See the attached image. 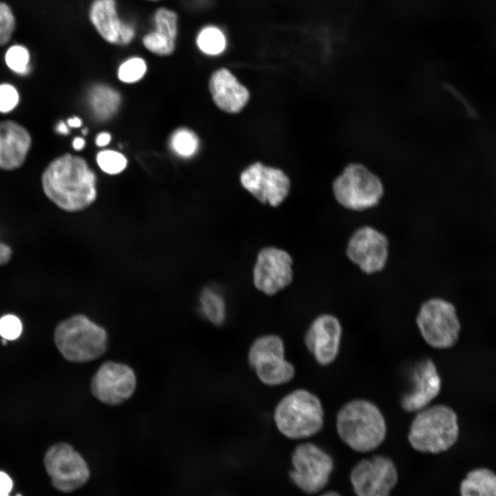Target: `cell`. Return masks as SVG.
Segmentation results:
<instances>
[{
    "mask_svg": "<svg viewBox=\"0 0 496 496\" xmlns=\"http://www.w3.org/2000/svg\"><path fill=\"white\" fill-rule=\"evenodd\" d=\"M13 486L12 477L6 472L0 471V496H10Z\"/></svg>",
    "mask_w": 496,
    "mask_h": 496,
    "instance_id": "cell-33",
    "label": "cell"
},
{
    "mask_svg": "<svg viewBox=\"0 0 496 496\" xmlns=\"http://www.w3.org/2000/svg\"><path fill=\"white\" fill-rule=\"evenodd\" d=\"M32 145L28 130L10 120L0 121V169L14 170L27 158Z\"/></svg>",
    "mask_w": 496,
    "mask_h": 496,
    "instance_id": "cell-21",
    "label": "cell"
},
{
    "mask_svg": "<svg viewBox=\"0 0 496 496\" xmlns=\"http://www.w3.org/2000/svg\"><path fill=\"white\" fill-rule=\"evenodd\" d=\"M12 251L10 246L0 242V265H4L10 262Z\"/></svg>",
    "mask_w": 496,
    "mask_h": 496,
    "instance_id": "cell-34",
    "label": "cell"
},
{
    "mask_svg": "<svg viewBox=\"0 0 496 496\" xmlns=\"http://www.w3.org/2000/svg\"><path fill=\"white\" fill-rule=\"evenodd\" d=\"M273 424L280 435L292 441H304L318 435L324 426V411L320 397L304 387L291 389L276 402Z\"/></svg>",
    "mask_w": 496,
    "mask_h": 496,
    "instance_id": "cell-2",
    "label": "cell"
},
{
    "mask_svg": "<svg viewBox=\"0 0 496 496\" xmlns=\"http://www.w3.org/2000/svg\"><path fill=\"white\" fill-rule=\"evenodd\" d=\"M83 132L84 134H86V133H87V130H86V129L83 130Z\"/></svg>",
    "mask_w": 496,
    "mask_h": 496,
    "instance_id": "cell-42",
    "label": "cell"
},
{
    "mask_svg": "<svg viewBox=\"0 0 496 496\" xmlns=\"http://www.w3.org/2000/svg\"><path fill=\"white\" fill-rule=\"evenodd\" d=\"M143 1H145L148 3H160L161 1H162L163 0H143Z\"/></svg>",
    "mask_w": 496,
    "mask_h": 496,
    "instance_id": "cell-40",
    "label": "cell"
},
{
    "mask_svg": "<svg viewBox=\"0 0 496 496\" xmlns=\"http://www.w3.org/2000/svg\"><path fill=\"white\" fill-rule=\"evenodd\" d=\"M17 496H22V495H20V494H18V495H17Z\"/></svg>",
    "mask_w": 496,
    "mask_h": 496,
    "instance_id": "cell-43",
    "label": "cell"
},
{
    "mask_svg": "<svg viewBox=\"0 0 496 496\" xmlns=\"http://www.w3.org/2000/svg\"><path fill=\"white\" fill-rule=\"evenodd\" d=\"M86 12L90 25L106 43L123 47L136 39L137 23L122 13L118 0H90Z\"/></svg>",
    "mask_w": 496,
    "mask_h": 496,
    "instance_id": "cell-12",
    "label": "cell"
},
{
    "mask_svg": "<svg viewBox=\"0 0 496 496\" xmlns=\"http://www.w3.org/2000/svg\"><path fill=\"white\" fill-rule=\"evenodd\" d=\"M459 496H496V473L488 468L469 471L459 485Z\"/></svg>",
    "mask_w": 496,
    "mask_h": 496,
    "instance_id": "cell-24",
    "label": "cell"
},
{
    "mask_svg": "<svg viewBox=\"0 0 496 496\" xmlns=\"http://www.w3.org/2000/svg\"><path fill=\"white\" fill-rule=\"evenodd\" d=\"M88 103L95 118L99 121H106L118 111L121 96L114 88L107 85L97 84L89 90Z\"/></svg>",
    "mask_w": 496,
    "mask_h": 496,
    "instance_id": "cell-22",
    "label": "cell"
},
{
    "mask_svg": "<svg viewBox=\"0 0 496 496\" xmlns=\"http://www.w3.org/2000/svg\"><path fill=\"white\" fill-rule=\"evenodd\" d=\"M209 90L217 107L228 114L240 112L250 99L248 89L225 68H220L211 74Z\"/></svg>",
    "mask_w": 496,
    "mask_h": 496,
    "instance_id": "cell-20",
    "label": "cell"
},
{
    "mask_svg": "<svg viewBox=\"0 0 496 496\" xmlns=\"http://www.w3.org/2000/svg\"><path fill=\"white\" fill-rule=\"evenodd\" d=\"M7 340H6V339H5V338H2V343H3V344H4V345L7 344Z\"/></svg>",
    "mask_w": 496,
    "mask_h": 496,
    "instance_id": "cell-41",
    "label": "cell"
},
{
    "mask_svg": "<svg viewBox=\"0 0 496 496\" xmlns=\"http://www.w3.org/2000/svg\"><path fill=\"white\" fill-rule=\"evenodd\" d=\"M400 481V468L395 461L380 453L360 459L348 473L354 496H392Z\"/></svg>",
    "mask_w": 496,
    "mask_h": 496,
    "instance_id": "cell-9",
    "label": "cell"
},
{
    "mask_svg": "<svg viewBox=\"0 0 496 496\" xmlns=\"http://www.w3.org/2000/svg\"><path fill=\"white\" fill-rule=\"evenodd\" d=\"M14 29L15 19L10 8L0 2V46L9 42Z\"/></svg>",
    "mask_w": 496,
    "mask_h": 496,
    "instance_id": "cell-30",
    "label": "cell"
},
{
    "mask_svg": "<svg viewBox=\"0 0 496 496\" xmlns=\"http://www.w3.org/2000/svg\"><path fill=\"white\" fill-rule=\"evenodd\" d=\"M56 130L58 133L61 134L66 135L69 134V129L68 125L63 121H61L58 123L56 127Z\"/></svg>",
    "mask_w": 496,
    "mask_h": 496,
    "instance_id": "cell-39",
    "label": "cell"
},
{
    "mask_svg": "<svg viewBox=\"0 0 496 496\" xmlns=\"http://www.w3.org/2000/svg\"><path fill=\"white\" fill-rule=\"evenodd\" d=\"M96 183V175L85 160L70 154L54 158L41 175L45 195L70 212L84 209L95 200Z\"/></svg>",
    "mask_w": 496,
    "mask_h": 496,
    "instance_id": "cell-1",
    "label": "cell"
},
{
    "mask_svg": "<svg viewBox=\"0 0 496 496\" xmlns=\"http://www.w3.org/2000/svg\"><path fill=\"white\" fill-rule=\"evenodd\" d=\"M289 478L302 493L315 496L328 488L335 471L333 456L318 444L298 442L290 455Z\"/></svg>",
    "mask_w": 496,
    "mask_h": 496,
    "instance_id": "cell-7",
    "label": "cell"
},
{
    "mask_svg": "<svg viewBox=\"0 0 496 496\" xmlns=\"http://www.w3.org/2000/svg\"><path fill=\"white\" fill-rule=\"evenodd\" d=\"M293 278V259L287 251L274 246L259 250L253 268V282L258 291L267 296L276 295Z\"/></svg>",
    "mask_w": 496,
    "mask_h": 496,
    "instance_id": "cell-14",
    "label": "cell"
},
{
    "mask_svg": "<svg viewBox=\"0 0 496 496\" xmlns=\"http://www.w3.org/2000/svg\"><path fill=\"white\" fill-rule=\"evenodd\" d=\"M23 326L15 315L7 314L0 318V335L8 340L17 339L21 334Z\"/></svg>",
    "mask_w": 496,
    "mask_h": 496,
    "instance_id": "cell-31",
    "label": "cell"
},
{
    "mask_svg": "<svg viewBox=\"0 0 496 496\" xmlns=\"http://www.w3.org/2000/svg\"><path fill=\"white\" fill-rule=\"evenodd\" d=\"M169 143L172 149L177 155L189 158L198 150L199 141L193 131L181 127L175 130L172 134Z\"/></svg>",
    "mask_w": 496,
    "mask_h": 496,
    "instance_id": "cell-26",
    "label": "cell"
},
{
    "mask_svg": "<svg viewBox=\"0 0 496 496\" xmlns=\"http://www.w3.org/2000/svg\"><path fill=\"white\" fill-rule=\"evenodd\" d=\"M342 327L333 314L324 313L316 316L303 335V343L314 360L322 366L332 364L340 351Z\"/></svg>",
    "mask_w": 496,
    "mask_h": 496,
    "instance_id": "cell-17",
    "label": "cell"
},
{
    "mask_svg": "<svg viewBox=\"0 0 496 496\" xmlns=\"http://www.w3.org/2000/svg\"><path fill=\"white\" fill-rule=\"evenodd\" d=\"M7 66L19 74H25L29 71L30 53L26 48L21 45L10 47L5 55Z\"/></svg>",
    "mask_w": 496,
    "mask_h": 496,
    "instance_id": "cell-29",
    "label": "cell"
},
{
    "mask_svg": "<svg viewBox=\"0 0 496 496\" xmlns=\"http://www.w3.org/2000/svg\"><path fill=\"white\" fill-rule=\"evenodd\" d=\"M106 330L83 314L61 321L54 332V344L68 361L84 363L102 356L107 349Z\"/></svg>",
    "mask_w": 496,
    "mask_h": 496,
    "instance_id": "cell-6",
    "label": "cell"
},
{
    "mask_svg": "<svg viewBox=\"0 0 496 496\" xmlns=\"http://www.w3.org/2000/svg\"><path fill=\"white\" fill-rule=\"evenodd\" d=\"M68 125L72 127H79L82 125L81 120L76 116L70 118L67 121Z\"/></svg>",
    "mask_w": 496,
    "mask_h": 496,
    "instance_id": "cell-38",
    "label": "cell"
},
{
    "mask_svg": "<svg viewBox=\"0 0 496 496\" xmlns=\"http://www.w3.org/2000/svg\"><path fill=\"white\" fill-rule=\"evenodd\" d=\"M407 435L411 448L424 455L450 450L459 437L457 416L444 404L429 405L415 413Z\"/></svg>",
    "mask_w": 496,
    "mask_h": 496,
    "instance_id": "cell-4",
    "label": "cell"
},
{
    "mask_svg": "<svg viewBox=\"0 0 496 496\" xmlns=\"http://www.w3.org/2000/svg\"><path fill=\"white\" fill-rule=\"evenodd\" d=\"M179 34V16L173 8L160 5L149 17L148 29L143 34V46L150 53L167 56L173 54Z\"/></svg>",
    "mask_w": 496,
    "mask_h": 496,
    "instance_id": "cell-18",
    "label": "cell"
},
{
    "mask_svg": "<svg viewBox=\"0 0 496 496\" xmlns=\"http://www.w3.org/2000/svg\"><path fill=\"white\" fill-rule=\"evenodd\" d=\"M96 163L103 172L114 175L125 170L127 165V159L123 154L118 151L105 149L97 154Z\"/></svg>",
    "mask_w": 496,
    "mask_h": 496,
    "instance_id": "cell-28",
    "label": "cell"
},
{
    "mask_svg": "<svg viewBox=\"0 0 496 496\" xmlns=\"http://www.w3.org/2000/svg\"><path fill=\"white\" fill-rule=\"evenodd\" d=\"M43 465L52 486L63 493H71L84 486L90 471L84 457L66 442L50 446L43 457Z\"/></svg>",
    "mask_w": 496,
    "mask_h": 496,
    "instance_id": "cell-11",
    "label": "cell"
},
{
    "mask_svg": "<svg viewBox=\"0 0 496 496\" xmlns=\"http://www.w3.org/2000/svg\"><path fill=\"white\" fill-rule=\"evenodd\" d=\"M415 322L424 340L433 348L448 349L458 340L460 322L455 307L448 300L432 298L424 301Z\"/></svg>",
    "mask_w": 496,
    "mask_h": 496,
    "instance_id": "cell-10",
    "label": "cell"
},
{
    "mask_svg": "<svg viewBox=\"0 0 496 496\" xmlns=\"http://www.w3.org/2000/svg\"><path fill=\"white\" fill-rule=\"evenodd\" d=\"M246 360L257 380L267 387L287 386L296 376V366L287 357L285 340L276 333L255 337L249 344Z\"/></svg>",
    "mask_w": 496,
    "mask_h": 496,
    "instance_id": "cell-5",
    "label": "cell"
},
{
    "mask_svg": "<svg viewBox=\"0 0 496 496\" xmlns=\"http://www.w3.org/2000/svg\"><path fill=\"white\" fill-rule=\"evenodd\" d=\"M196 44L203 53L216 56L223 53L227 47V39L223 30L215 25H207L199 30Z\"/></svg>",
    "mask_w": 496,
    "mask_h": 496,
    "instance_id": "cell-25",
    "label": "cell"
},
{
    "mask_svg": "<svg viewBox=\"0 0 496 496\" xmlns=\"http://www.w3.org/2000/svg\"><path fill=\"white\" fill-rule=\"evenodd\" d=\"M315 496H344L343 494L336 489L327 488Z\"/></svg>",
    "mask_w": 496,
    "mask_h": 496,
    "instance_id": "cell-36",
    "label": "cell"
},
{
    "mask_svg": "<svg viewBox=\"0 0 496 496\" xmlns=\"http://www.w3.org/2000/svg\"><path fill=\"white\" fill-rule=\"evenodd\" d=\"M85 140L81 137H76L72 141V147L75 150H81L84 148Z\"/></svg>",
    "mask_w": 496,
    "mask_h": 496,
    "instance_id": "cell-37",
    "label": "cell"
},
{
    "mask_svg": "<svg viewBox=\"0 0 496 496\" xmlns=\"http://www.w3.org/2000/svg\"><path fill=\"white\" fill-rule=\"evenodd\" d=\"M338 435L353 452L370 454L384 442L387 426L379 407L366 399H354L345 403L335 419Z\"/></svg>",
    "mask_w": 496,
    "mask_h": 496,
    "instance_id": "cell-3",
    "label": "cell"
},
{
    "mask_svg": "<svg viewBox=\"0 0 496 496\" xmlns=\"http://www.w3.org/2000/svg\"><path fill=\"white\" fill-rule=\"evenodd\" d=\"M136 388L134 371L129 365L108 360L96 371L90 382L91 393L100 402L111 406L130 399Z\"/></svg>",
    "mask_w": 496,
    "mask_h": 496,
    "instance_id": "cell-16",
    "label": "cell"
},
{
    "mask_svg": "<svg viewBox=\"0 0 496 496\" xmlns=\"http://www.w3.org/2000/svg\"><path fill=\"white\" fill-rule=\"evenodd\" d=\"M111 139L112 137L110 133L103 132L96 136L95 143L98 147H105L110 143Z\"/></svg>",
    "mask_w": 496,
    "mask_h": 496,
    "instance_id": "cell-35",
    "label": "cell"
},
{
    "mask_svg": "<svg viewBox=\"0 0 496 496\" xmlns=\"http://www.w3.org/2000/svg\"><path fill=\"white\" fill-rule=\"evenodd\" d=\"M346 255L363 273L371 275L380 272L385 268L389 258V238L376 228L362 225L350 236Z\"/></svg>",
    "mask_w": 496,
    "mask_h": 496,
    "instance_id": "cell-13",
    "label": "cell"
},
{
    "mask_svg": "<svg viewBox=\"0 0 496 496\" xmlns=\"http://www.w3.org/2000/svg\"><path fill=\"white\" fill-rule=\"evenodd\" d=\"M198 311L205 321L216 327L225 325L227 320L225 298L214 287H206L200 293Z\"/></svg>",
    "mask_w": 496,
    "mask_h": 496,
    "instance_id": "cell-23",
    "label": "cell"
},
{
    "mask_svg": "<svg viewBox=\"0 0 496 496\" xmlns=\"http://www.w3.org/2000/svg\"><path fill=\"white\" fill-rule=\"evenodd\" d=\"M411 388L401 397L402 408L416 413L429 406L441 391L442 381L431 359L419 362L411 373Z\"/></svg>",
    "mask_w": 496,
    "mask_h": 496,
    "instance_id": "cell-19",
    "label": "cell"
},
{
    "mask_svg": "<svg viewBox=\"0 0 496 496\" xmlns=\"http://www.w3.org/2000/svg\"><path fill=\"white\" fill-rule=\"evenodd\" d=\"M332 191L340 205L355 211L375 207L384 194L380 178L360 163L346 166L333 180Z\"/></svg>",
    "mask_w": 496,
    "mask_h": 496,
    "instance_id": "cell-8",
    "label": "cell"
},
{
    "mask_svg": "<svg viewBox=\"0 0 496 496\" xmlns=\"http://www.w3.org/2000/svg\"><path fill=\"white\" fill-rule=\"evenodd\" d=\"M18 101L19 94L14 86L7 83L0 85V112L12 111Z\"/></svg>",
    "mask_w": 496,
    "mask_h": 496,
    "instance_id": "cell-32",
    "label": "cell"
},
{
    "mask_svg": "<svg viewBox=\"0 0 496 496\" xmlns=\"http://www.w3.org/2000/svg\"><path fill=\"white\" fill-rule=\"evenodd\" d=\"M147 70L145 59L134 55L125 59L118 68V78L125 83H134L140 81Z\"/></svg>",
    "mask_w": 496,
    "mask_h": 496,
    "instance_id": "cell-27",
    "label": "cell"
},
{
    "mask_svg": "<svg viewBox=\"0 0 496 496\" xmlns=\"http://www.w3.org/2000/svg\"><path fill=\"white\" fill-rule=\"evenodd\" d=\"M240 182L258 201L273 207L283 203L291 189L290 178L281 169L258 161L241 172Z\"/></svg>",
    "mask_w": 496,
    "mask_h": 496,
    "instance_id": "cell-15",
    "label": "cell"
}]
</instances>
